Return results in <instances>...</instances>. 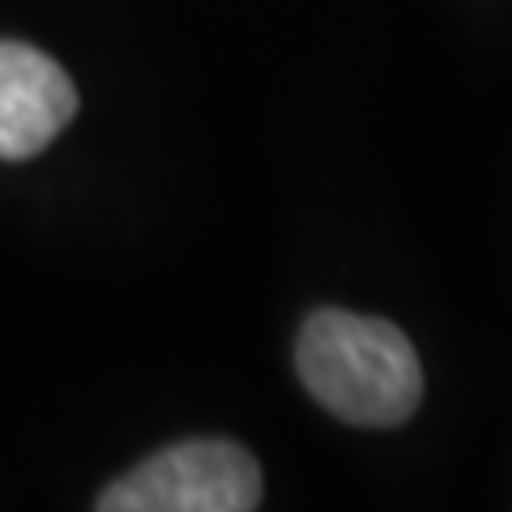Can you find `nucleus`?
<instances>
[{"label":"nucleus","mask_w":512,"mask_h":512,"mask_svg":"<svg viewBox=\"0 0 512 512\" xmlns=\"http://www.w3.org/2000/svg\"><path fill=\"white\" fill-rule=\"evenodd\" d=\"M295 367L303 389L355 427H397L423 402L419 355L393 320L320 308L299 333Z\"/></svg>","instance_id":"nucleus-1"},{"label":"nucleus","mask_w":512,"mask_h":512,"mask_svg":"<svg viewBox=\"0 0 512 512\" xmlns=\"http://www.w3.org/2000/svg\"><path fill=\"white\" fill-rule=\"evenodd\" d=\"M261 466L231 440H184L146 457L99 495L103 512H252Z\"/></svg>","instance_id":"nucleus-2"},{"label":"nucleus","mask_w":512,"mask_h":512,"mask_svg":"<svg viewBox=\"0 0 512 512\" xmlns=\"http://www.w3.org/2000/svg\"><path fill=\"white\" fill-rule=\"evenodd\" d=\"M77 116V90L60 64L26 43H0V158L47 150Z\"/></svg>","instance_id":"nucleus-3"}]
</instances>
